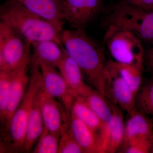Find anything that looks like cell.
I'll list each match as a JSON object with an SVG mask.
<instances>
[{
	"label": "cell",
	"instance_id": "1",
	"mask_svg": "<svg viewBox=\"0 0 153 153\" xmlns=\"http://www.w3.org/2000/svg\"><path fill=\"white\" fill-rule=\"evenodd\" d=\"M64 49L77 63L84 79L104 96L108 60L104 49L85 30H63L60 34Z\"/></svg>",
	"mask_w": 153,
	"mask_h": 153
},
{
	"label": "cell",
	"instance_id": "2",
	"mask_svg": "<svg viewBox=\"0 0 153 153\" xmlns=\"http://www.w3.org/2000/svg\"><path fill=\"white\" fill-rule=\"evenodd\" d=\"M1 22L21 34L31 44L54 40L62 45L61 32L47 20L31 12L16 0H7L0 8Z\"/></svg>",
	"mask_w": 153,
	"mask_h": 153
},
{
	"label": "cell",
	"instance_id": "3",
	"mask_svg": "<svg viewBox=\"0 0 153 153\" xmlns=\"http://www.w3.org/2000/svg\"><path fill=\"white\" fill-rule=\"evenodd\" d=\"M30 82L25 95L7 127L2 130V149L9 153L24 152L28 119L35 96L42 85V76L38 64L30 63Z\"/></svg>",
	"mask_w": 153,
	"mask_h": 153
},
{
	"label": "cell",
	"instance_id": "4",
	"mask_svg": "<svg viewBox=\"0 0 153 153\" xmlns=\"http://www.w3.org/2000/svg\"><path fill=\"white\" fill-rule=\"evenodd\" d=\"M103 41L115 61L144 66L143 43L133 33L123 30L105 31Z\"/></svg>",
	"mask_w": 153,
	"mask_h": 153
},
{
	"label": "cell",
	"instance_id": "5",
	"mask_svg": "<svg viewBox=\"0 0 153 153\" xmlns=\"http://www.w3.org/2000/svg\"><path fill=\"white\" fill-rule=\"evenodd\" d=\"M31 44L16 30L0 23V70H13L30 59Z\"/></svg>",
	"mask_w": 153,
	"mask_h": 153
},
{
	"label": "cell",
	"instance_id": "6",
	"mask_svg": "<svg viewBox=\"0 0 153 153\" xmlns=\"http://www.w3.org/2000/svg\"><path fill=\"white\" fill-rule=\"evenodd\" d=\"M136 96L133 91L109 60L107 66L104 97L129 113L135 106Z\"/></svg>",
	"mask_w": 153,
	"mask_h": 153
},
{
	"label": "cell",
	"instance_id": "7",
	"mask_svg": "<svg viewBox=\"0 0 153 153\" xmlns=\"http://www.w3.org/2000/svg\"><path fill=\"white\" fill-rule=\"evenodd\" d=\"M103 8V0H65L64 19L71 29L85 30Z\"/></svg>",
	"mask_w": 153,
	"mask_h": 153
},
{
	"label": "cell",
	"instance_id": "8",
	"mask_svg": "<svg viewBox=\"0 0 153 153\" xmlns=\"http://www.w3.org/2000/svg\"><path fill=\"white\" fill-rule=\"evenodd\" d=\"M42 76V91L46 95L59 100L68 113L74 98L68 92L65 80L57 67L47 63H39Z\"/></svg>",
	"mask_w": 153,
	"mask_h": 153
},
{
	"label": "cell",
	"instance_id": "9",
	"mask_svg": "<svg viewBox=\"0 0 153 153\" xmlns=\"http://www.w3.org/2000/svg\"><path fill=\"white\" fill-rule=\"evenodd\" d=\"M41 98L44 128L60 135L63 131L70 125V113L55 98L45 94L41 87Z\"/></svg>",
	"mask_w": 153,
	"mask_h": 153
},
{
	"label": "cell",
	"instance_id": "10",
	"mask_svg": "<svg viewBox=\"0 0 153 153\" xmlns=\"http://www.w3.org/2000/svg\"><path fill=\"white\" fill-rule=\"evenodd\" d=\"M30 59L26 60L13 70L10 92L2 130L8 126L11 118L22 102L27 88L30 76L28 74Z\"/></svg>",
	"mask_w": 153,
	"mask_h": 153
},
{
	"label": "cell",
	"instance_id": "11",
	"mask_svg": "<svg viewBox=\"0 0 153 153\" xmlns=\"http://www.w3.org/2000/svg\"><path fill=\"white\" fill-rule=\"evenodd\" d=\"M31 12L53 25L59 32L63 30L65 0H16Z\"/></svg>",
	"mask_w": 153,
	"mask_h": 153
},
{
	"label": "cell",
	"instance_id": "12",
	"mask_svg": "<svg viewBox=\"0 0 153 153\" xmlns=\"http://www.w3.org/2000/svg\"><path fill=\"white\" fill-rule=\"evenodd\" d=\"M64 51L63 59L57 68L65 80L70 94L74 98L78 97H83L91 87L85 83L79 66L68 55L64 48Z\"/></svg>",
	"mask_w": 153,
	"mask_h": 153
},
{
	"label": "cell",
	"instance_id": "13",
	"mask_svg": "<svg viewBox=\"0 0 153 153\" xmlns=\"http://www.w3.org/2000/svg\"><path fill=\"white\" fill-rule=\"evenodd\" d=\"M82 97L101 122L102 128L100 136V152L102 153L108 128L112 118L111 105L104 96L92 88Z\"/></svg>",
	"mask_w": 153,
	"mask_h": 153
},
{
	"label": "cell",
	"instance_id": "14",
	"mask_svg": "<svg viewBox=\"0 0 153 153\" xmlns=\"http://www.w3.org/2000/svg\"><path fill=\"white\" fill-rule=\"evenodd\" d=\"M41 87L35 96L30 111L25 134L24 152L28 153L31 150L44 130V124L41 106Z\"/></svg>",
	"mask_w": 153,
	"mask_h": 153
},
{
	"label": "cell",
	"instance_id": "15",
	"mask_svg": "<svg viewBox=\"0 0 153 153\" xmlns=\"http://www.w3.org/2000/svg\"><path fill=\"white\" fill-rule=\"evenodd\" d=\"M33 54L30 57V63H47L57 67L64 56L63 45L54 40H45L31 44Z\"/></svg>",
	"mask_w": 153,
	"mask_h": 153
},
{
	"label": "cell",
	"instance_id": "16",
	"mask_svg": "<svg viewBox=\"0 0 153 153\" xmlns=\"http://www.w3.org/2000/svg\"><path fill=\"white\" fill-rule=\"evenodd\" d=\"M70 129L74 138L85 153H100L99 138L83 121L70 112Z\"/></svg>",
	"mask_w": 153,
	"mask_h": 153
},
{
	"label": "cell",
	"instance_id": "17",
	"mask_svg": "<svg viewBox=\"0 0 153 153\" xmlns=\"http://www.w3.org/2000/svg\"><path fill=\"white\" fill-rule=\"evenodd\" d=\"M111 105L112 110V118L102 153H113L119 151L124 140L125 123L121 108L116 105L112 103Z\"/></svg>",
	"mask_w": 153,
	"mask_h": 153
},
{
	"label": "cell",
	"instance_id": "18",
	"mask_svg": "<svg viewBox=\"0 0 153 153\" xmlns=\"http://www.w3.org/2000/svg\"><path fill=\"white\" fill-rule=\"evenodd\" d=\"M127 114L124 141L141 138H153V124L147 116L135 108Z\"/></svg>",
	"mask_w": 153,
	"mask_h": 153
},
{
	"label": "cell",
	"instance_id": "19",
	"mask_svg": "<svg viewBox=\"0 0 153 153\" xmlns=\"http://www.w3.org/2000/svg\"><path fill=\"white\" fill-rule=\"evenodd\" d=\"M108 60L136 95L143 83L144 66L119 63L113 60Z\"/></svg>",
	"mask_w": 153,
	"mask_h": 153
},
{
	"label": "cell",
	"instance_id": "20",
	"mask_svg": "<svg viewBox=\"0 0 153 153\" xmlns=\"http://www.w3.org/2000/svg\"><path fill=\"white\" fill-rule=\"evenodd\" d=\"M70 112L74 114L80 120L92 129L97 134L100 140L102 128L101 122L88 106L83 97H78L75 98Z\"/></svg>",
	"mask_w": 153,
	"mask_h": 153
},
{
	"label": "cell",
	"instance_id": "21",
	"mask_svg": "<svg viewBox=\"0 0 153 153\" xmlns=\"http://www.w3.org/2000/svg\"><path fill=\"white\" fill-rule=\"evenodd\" d=\"M135 108L147 116L153 124V78L143 82L136 96Z\"/></svg>",
	"mask_w": 153,
	"mask_h": 153
},
{
	"label": "cell",
	"instance_id": "22",
	"mask_svg": "<svg viewBox=\"0 0 153 153\" xmlns=\"http://www.w3.org/2000/svg\"><path fill=\"white\" fill-rule=\"evenodd\" d=\"M13 70H0V119L2 125L7 108L11 83Z\"/></svg>",
	"mask_w": 153,
	"mask_h": 153
},
{
	"label": "cell",
	"instance_id": "23",
	"mask_svg": "<svg viewBox=\"0 0 153 153\" xmlns=\"http://www.w3.org/2000/svg\"><path fill=\"white\" fill-rule=\"evenodd\" d=\"M60 140V135L44 128L33 152L58 153Z\"/></svg>",
	"mask_w": 153,
	"mask_h": 153
},
{
	"label": "cell",
	"instance_id": "24",
	"mask_svg": "<svg viewBox=\"0 0 153 153\" xmlns=\"http://www.w3.org/2000/svg\"><path fill=\"white\" fill-rule=\"evenodd\" d=\"M121 149L120 152L123 153H153V138H141L125 141L119 151Z\"/></svg>",
	"mask_w": 153,
	"mask_h": 153
},
{
	"label": "cell",
	"instance_id": "25",
	"mask_svg": "<svg viewBox=\"0 0 153 153\" xmlns=\"http://www.w3.org/2000/svg\"><path fill=\"white\" fill-rule=\"evenodd\" d=\"M82 153L85 152L74 138L69 125L60 134L58 153Z\"/></svg>",
	"mask_w": 153,
	"mask_h": 153
},
{
	"label": "cell",
	"instance_id": "26",
	"mask_svg": "<svg viewBox=\"0 0 153 153\" xmlns=\"http://www.w3.org/2000/svg\"><path fill=\"white\" fill-rule=\"evenodd\" d=\"M144 65L146 70L150 74L151 77L153 78V44L149 45V47L145 49Z\"/></svg>",
	"mask_w": 153,
	"mask_h": 153
},
{
	"label": "cell",
	"instance_id": "27",
	"mask_svg": "<svg viewBox=\"0 0 153 153\" xmlns=\"http://www.w3.org/2000/svg\"><path fill=\"white\" fill-rule=\"evenodd\" d=\"M130 5L145 11H153V0H124Z\"/></svg>",
	"mask_w": 153,
	"mask_h": 153
}]
</instances>
